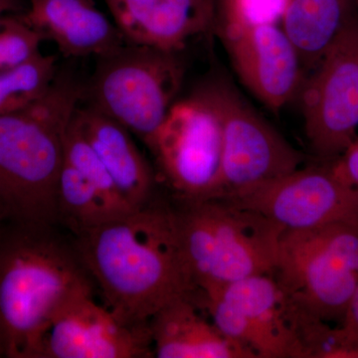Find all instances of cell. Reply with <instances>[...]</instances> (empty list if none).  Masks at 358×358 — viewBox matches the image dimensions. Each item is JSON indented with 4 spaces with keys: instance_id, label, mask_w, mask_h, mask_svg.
<instances>
[{
    "instance_id": "6da1fadb",
    "label": "cell",
    "mask_w": 358,
    "mask_h": 358,
    "mask_svg": "<svg viewBox=\"0 0 358 358\" xmlns=\"http://www.w3.org/2000/svg\"><path fill=\"white\" fill-rule=\"evenodd\" d=\"M80 260L122 322L147 327L155 313L196 293L173 209L152 206L77 233Z\"/></svg>"
},
{
    "instance_id": "7a4b0ae2",
    "label": "cell",
    "mask_w": 358,
    "mask_h": 358,
    "mask_svg": "<svg viewBox=\"0 0 358 358\" xmlns=\"http://www.w3.org/2000/svg\"><path fill=\"white\" fill-rule=\"evenodd\" d=\"M47 226L0 229V357L40 358L47 329L73 299L93 292L76 250Z\"/></svg>"
},
{
    "instance_id": "3957f363",
    "label": "cell",
    "mask_w": 358,
    "mask_h": 358,
    "mask_svg": "<svg viewBox=\"0 0 358 358\" xmlns=\"http://www.w3.org/2000/svg\"><path fill=\"white\" fill-rule=\"evenodd\" d=\"M84 87L58 73L43 96L0 115V216L7 222L52 227L58 220V183L64 141Z\"/></svg>"
},
{
    "instance_id": "277c9868",
    "label": "cell",
    "mask_w": 358,
    "mask_h": 358,
    "mask_svg": "<svg viewBox=\"0 0 358 358\" xmlns=\"http://www.w3.org/2000/svg\"><path fill=\"white\" fill-rule=\"evenodd\" d=\"M182 202L173 210L199 291L209 293L253 275L273 274L282 228L224 200Z\"/></svg>"
},
{
    "instance_id": "5b68a950",
    "label": "cell",
    "mask_w": 358,
    "mask_h": 358,
    "mask_svg": "<svg viewBox=\"0 0 358 358\" xmlns=\"http://www.w3.org/2000/svg\"><path fill=\"white\" fill-rule=\"evenodd\" d=\"M272 275L294 307L343 322L358 282V222L282 231Z\"/></svg>"
},
{
    "instance_id": "8992f818",
    "label": "cell",
    "mask_w": 358,
    "mask_h": 358,
    "mask_svg": "<svg viewBox=\"0 0 358 358\" xmlns=\"http://www.w3.org/2000/svg\"><path fill=\"white\" fill-rule=\"evenodd\" d=\"M176 54L126 42L100 56L84 88L88 106L150 147L182 85L185 69Z\"/></svg>"
},
{
    "instance_id": "52a82bcc",
    "label": "cell",
    "mask_w": 358,
    "mask_h": 358,
    "mask_svg": "<svg viewBox=\"0 0 358 358\" xmlns=\"http://www.w3.org/2000/svg\"><path fill=\"white\" fill-rule=\"evenodd\" d=\"M220 120L222 166L216 199L232 201L300 169L305 157L232 86L214 79L199 87Z\"/></svg>"
},
{
    "instance_id": "ba28073f",
    "label": "cell",
    "mask_w": 358,
    "mask_h": 358,
    "mask_svg": "<svg viewBox=\"0 0 358 358\" xmlns=\"http://www.w3.org/2000/svg\"><path fill=\"white\" fill-rule=\"evenodd\" d=\"M148 148L181 201L216 199L222 166V129L218 115L200 88L173 103Z\"/></svg>"
},
{
    "instance_id": "9c48e42d",
    "label": "cell",
    "mask_w": 358,
    "mask_h": 358,
    "mask_svg": "<svg viewBox=\"0 0 358 358\" xmlns=\"http://www.w3.org/2000/svg\"><path fill=\"white\" fill-rule=\"evenodd\" d=\"M312 71L299 93L306 138L329 162L358 138V16Z\"/></svg>"
},
{
    "instance_id": "30bf717a",
    "label": "cell",
    "mask_w": 358,
    "mask_h": 358,
    "mask_svg": "<svg viewBox=\"0 0 358 358\" xmlns=\"http://www.w3.org/2000/svg\"><path fill=\"white\" fill-rule=\"evenodd\" d=\"M227 202L258 212L284 230L358 222L357 188L336 178L327 162L300 167Z\"/></svg>"
},
{
    "instance_id": "8fae6325",
    "label": "cell",
    "mask_w": 358,
    "mask_h": 358,
    "mask_svg": "<svg viewBox=\"0 0 358 358\" xmlns=\"http://www.w3.org/2000/svg\"><path fill=\"white\" fill-rule=\"evenodd\" d=\"M220 34L238 77L268 110L280 112L299 95L303 63L281 25L221 24Z\"/></svg>"
},
{
    "instance_id": "7c38bea8",
    "label": "cell",
    "mask_w": 358,
    "mask_h": 358,
    "mask_svg": "<svg viewBox=\"0 0 358 358\" xmlns=\"http://www.w3.org/2000/svg\"><path fill=\"white\" fill-rule=\"evenodd\" d=\"M154 357L150 326L133 327L98 305L93 292L80 294L59 310L47 329L40 358Z\"/></svg>"
},
{
    "instance_id": "4fadbf2b",
    "label": "cell",
    "mask_w": 358,
    "mask_h": 358,
    "mask_svg": "<svg viewBox=\"0 0 358 358\" xmlns=\"http://www.w3.org/2000/svg\"><path fill=\"white\" fill-rule=\"evenodd\" d=\"M126 42L178 52L208 31L215 9L206 0H103Z\"/></svg>"
},
{
    "instance_id": "5bb4252c",
    "label": "cell",
    "mask_w": 358,
    "mask_h": 358,
    "mask_svg": "<svg viewBox=\"0 0 358 358\" xmlns=\"http://www.w3.org/2000/svg\"><path fill=\"white\" fill-rule=\"evenodd\" d=\"M23 18L68 57L98 58L126 43L94 0H30Z\"/></svg>"
},
{
    "instance_id": "9a60e30c",
    "label": "cell",
    "mask_w": 358,
    "mask_h": 358,
    "mask_svg": "<svg viewBox=\"0 0 358 358\" xmlns=\"http://www.w3.org/2000/svg\"><path fill=\"white\" fill-rule=\"evenodd\" d=\"M209 293L220 294L241 313L257 358H303L288 300L272 275H253Z\"/></svg>"
},
{
    "instance_id": "2e32d148",
    "label": "cell",
    "mask_w": 358,
    "mask_h": 358,
    "mask_svg": "<svg viewBox=\"0 0 358 358\" xmlns=\"http://www.w3.org/2000/svg\"><path fill=\"white\" fill-rule=\"evenodd\" d=\"M74 121L129 206L138 210L150 203L155 174L134 143L133 134L88 105L79 106Z\"/></svg>"
},
{
    "instance_id": "e0dca14e",
    "label": "cell",
    "mask_w": 358,
    "mask_h": 358,
    "mask_svg": "<svg viewBox=\"0 0 358 358\" xmlns=\"http://www.w3.org/2000/svg\"><path fill=\"white\" fill-rule=\"evenodd\" d=\"M195 293L181 296L155 313L148 322L157 358H256L224 336L199 313Z\"/></svg>"
},
{
    "instance_id": "ac0fdd59",
    "label": "cell",
    "mask_w": 358,
    "mask_h": 358,
    "mask_svg": "<svg viewBox=\"0 0 358 358\" xmlns=\"http://www.w3.org/2000/svg\"><path fill=\"white\" fill-rule=\"evenodd\" d=\"M357 16V0H286L280 25L313 70Z\"/></svg>"
},
{
    "instance_id": "d6986e66",
    "label": "cell",
    "mask_w": 358,
    "mask_h": 358,
    "mask_svg": "<svg viewBox=\"0 0 358 358\" xmlns=\"http://www.w3.org/2000/svg\"><path fill=\"white\" fill-rule=\"evenodd\" d=\"M58 218L77 234L119 217L100 193L65 160L58 183Z\"/></svg>"
},
{
    "instance_id": "ffe728a7",
    "label": "cell",
    "mask_w": 358,
    "mask_h": 358,
    "mask_svg": "<svg viewBox=\"0 0 358 358\" xmlns=\"http://www.w3.org/2000/svg\"><path fill=\"white\" fill-rule=\"evenodd\" d=\"M57 74L56 58L42 53L24 64L0 72V115L18 112L38 100Z\"/></svg>"
},
{
    "instance_id": "44dd1931",
    "label": "cell",
    "mask_w": 358,
    "mask_h": 358,
    "mask_svg": "<svg viewBox=\"0 0 358 358\" xmlns=\"http://www.w3.org/2000/svg\"><path fill=\"white\" fill-rule=\"evenodd\" d=\"M288 303L289 320L303 358H358V341L345 327H331L326 320Z\"/></svg>"
},
{
    "instance_id": "7402d4cb",
    "label": "cell",
    "mask_w": 358,
    "mask_h": 358,
    "mask_svg": "<svg viewBox=\"0 0 358 358\" xmlns=\"http://www.w3.org/2000/svg\"><path fill=\"white\" fill-rule=\"evenodd\" d=\"M64 150L66 162L76 169L90 185L100 193L117 217L136 211L122 196L109 171L78 128L74 117L66 131Z\"/></svg>"
},
{
    "instance_id": "603a6c76",
    "label": "cell",
    "mask_w": 358,
    "mask_h": 358,
    "mask_svg": "<svg viewBox=\"0 0 358 358\" xmlns=\"http://www.w3.org/2000/svg\"><path fill=\"white\" fill-rule=\"evenodd\" d=\"M44 41L23 16L6 15L0 20V72L24 64L39 55Z\"/></svg>"
},
{
    "instance_id": "cb8c5ba5",
    "label": "cell",
    "mask_w": 358,
    "mask_h": 358,
    "mask_svg": "<svg viewBox=\"0 0 358 358\" xmlns=\"http://www.w3.org/2000/svg\"><path fill=\"white\" fill-rule=\"evenodd\" d=\"M220 3L223 24L278 23L286 0H220Z\"/></svg>"
},
{
    "instance_id": "d4e9b609",
    "label": "cell",
    "mask_w": 358,
    "mask_h": 358,
    "mask_svg": "<svg viewBox=\"0 0 358 358\" xmlns=\"http://www.w3.org/2000/svg\"><path fill=\"white\" fill-rule=\"evenodd\" d=\"M327 164L336 178L358 189V138L343 154Z\"/></svg>"
},
{
    "instance_id": "484cf974",
    "label": "cell",
    "mask_w": 358,
    "mask_h": 358,
    "mask_svg": "<svg viewBox=\"0 0 358 358\" xmlns=\"http://www.w3.org/2000/svg\"><path fill=\"white\" fill-rule=\"evenodd\" d=\"M341 324L358 341V282Z\"/></svg>"
},
{
    "instance_id": "4316f807",
    "label": "cell",
    "mask_w": 358,
    "mask_h": 358,
    "mask_svg": "<svg viewBox=\"0 0 358 358\" xmlns=\"http://www.w3.org/2000/svg\"><path fill=\"white\" fill-rule=\"evenodd\" d=\"M17 0H0V20L6 16V13L15 9Z\"/></svg>"
},
{
    "instance_id": "83f0119b",
    "label": "cell",
    "mask_w": 358,
    "mask_h": 358,
    "mask_svg": "<svg viewBox=\"0 0 358 358\" xmlns=\"http://www.w3.org/2000/svg\"><path fill=\"white\" fill-rule=\"evenodd\" d=\"M206 1L208 2V4H210V6L213 7L214 9H215L216 0H206Z\"/></svg>"
},
{
    "instance_id": "f1b7e54d",
    "label": "cell",
    "mask_w": 358,
    "mask_h": 358,
    "mask_svg": "<svg viewBox=\"0 0 358 358\" xmlns=\"http://www.w3.org/2000/svg\"><path fill=\"white\" fill-rule=\"evenodd\" d=\"M2 221L0 220V229H1Z\"/></svg>"
},
{
    "instance_id": "f546056e",
    "label": "cell",
    "mask_w": 358,
    "mask_h": 358,
    "mask_svg": "<svg viewBox=\"0 0 358 358\" xmlns=\"http://www.w3.org/2000/svg\"><path fill=\"white\" fill-rule=\"evenodd\" d=\"M357 9H358V0H357Z\"/></svg>"
},
{
    "instance_id": "4dcf8cb0",
    "label": "cell",
    "mask_w": 358,
    "mask_h": 358,
    "mask_svg": "<svg viewBox=\"0 0 358 358\" xmlns=\"http://www.w3.org/2000/svg\"><path fill=\"white\" fill-rule=\"evenodd\" d=\"M0 219H1V220H2L1 216H0Z\"/></svg>"
}]
</instances>
